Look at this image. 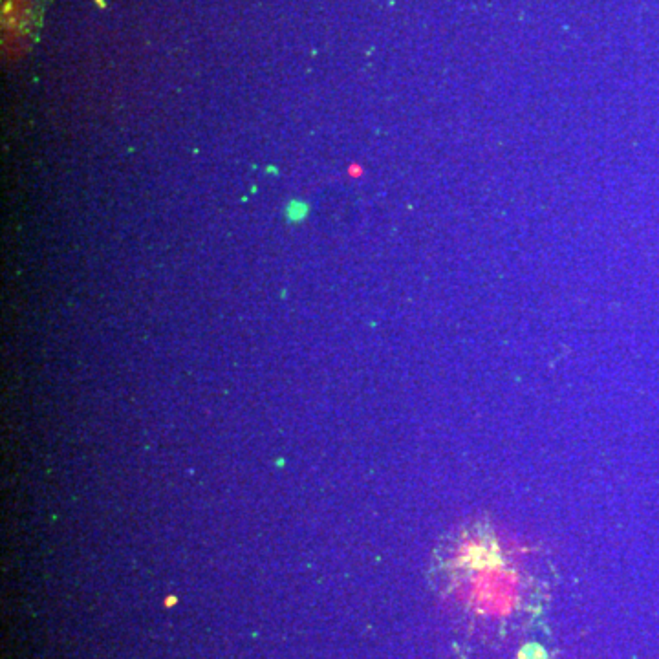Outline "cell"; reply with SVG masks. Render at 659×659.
<instances>
[{"mask_svg": "<svg viewBox=\"0 0 659 659\" xmlns=\"http://www.w3.org/2000/svg\"><path fill=\"white\" fill-rule=\"evenodd\" d=\"M519 659H546V650L537 643H528L520 650Z\"/></svg>", "mask_w": 659, "mask_h": 659, "instance_id": "obj_1", "label": "cell"}, {"mask_svg": "<svg viewBox=\"0 0 659 659\" xmlns=\"http://www.w3.org/2000/svg\"><path fill=\"white\" fill-rule=\"evenodd\" d=\"M288 217L292 220H303L304 213H306V206L304 204H299V202H293L292 206L288 207Z\"/></svg>", "mask_w": 659, "mask_h": 659, "instance_id": "obj_2", "label": "cell"}]
</instances>
